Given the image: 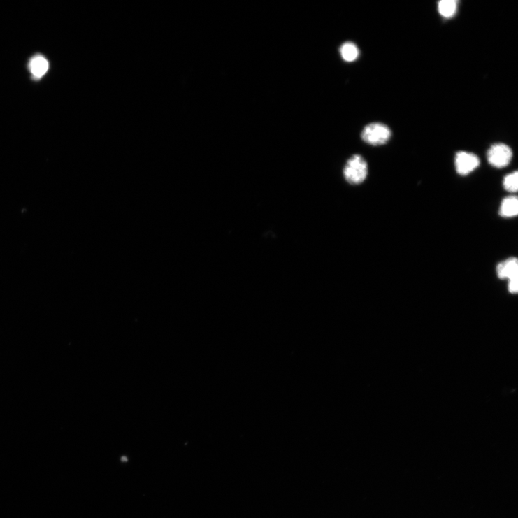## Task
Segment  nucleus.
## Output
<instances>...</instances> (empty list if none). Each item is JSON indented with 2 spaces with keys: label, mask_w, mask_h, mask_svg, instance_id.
Masks as SVG:
<instances>
[{
  "label": "nucleus",
  "mask_w": 518,
  "mask_h": 518,
  "mask_svg": "<svg viewBox=\"0 0 518 518\" xmlns=\"http://www.w3.org/2000/svg\"><path fill=\"white\" fill-rule=\"evenodd\" d=\"M368 173L366 161L360 155L352 156L345 164L343 175L345 181L353 185L362 184Z\"/></svg>",
  "instance_id": "nucleus-1"
},
{
  "label": "nucleus",
  "mask_w": 518,
  "mask_h": 518,
  "mask_svg": "<svg viewBox=\"0 0 518 518\" xmlns=\"http://www.w3.org/2000/svg\"><path fill=\"white\" fill-rule=\"evenodd\" d=\"M390 129L382 123L374 122L366 126L362 133V140L372 145H380L386 143L391 138Z\"/></svg>",
  "instance_id": "nucleus-2"
},
{
  "label": "nucleus",
  "mask_w": 518,
  "mask_h": 518,
  "mask_svg": "<svg viewBox=\"0 0 518 518\" xmlns=\"http://www.w3.org/2000/svg\"><path fill=\"white\" fill-rule=\"evenodd\" d=\"M487 161L493 167L501 168L507 166L512 158L510 148L504 143L492 145L487 152Z\"/></svg>",
  "instance_id": "nucleus-3"
},
{
  "label": "nucleus",
  "mask_w": 518,
  "mask_h": 518,
  "mask_svg": "<svg viewBox=\"0 0 518 518\" xmlns=\"http://www.w3.org/2000/svg\"><path fill=\"white\" fill-rule=\"evenodd\" d=\"M480 164L479 157L470 152H459L456 155L455 166L459 175L466 176L471 174Z\"/></svg>",
  "instance_id": "nucleus-4"
},
{
  "label": "nucleus",
  "mask_w": 518,
  "mask_h": 518,
  "mask_svg": "<svg viewBox=\"0 0 518 518\" xmlns=\"http://www.w3.org/2000/svg\"><path fill=\"white\" fill-rule=\"evenodd\" d=\"M497 274L500 279L517 280L518 261L516 258H510L500 263L497 266Z\"/></svg>",
  "instance_id": "nucleus-5"
},
{
  "label": "nucleus",
  "mask_w": 518,
  "mask_h": 518,
  "mask_svg": "<svg viewBox=\"0 0 518 518\" xmlns=\"http://www.w3.org/2000/svg\"><path fill=\"white\" fill-rule=\"evenodd\" d=\"M500 215L503 217L510 218L517 215L518 200L515 196H510L505 199L501 206Z\"/></svg>",
  "instance_id": "nucleus-6"
},
{
  "label": "nucleus",
  "mask_w": 518,
  "mask_h": 518,
  "mask_svg": "<svg viewBox=\"0 0 518 518\" xmlns=\"http://www.w3.org/2000/svg\"><path fill=\"white\" fill-rule=\"evenodd\" d=\"M340 53L344 61L353 62L358 59L359 50L354 43L345 42L340 46Z\"/></svg>",
  "instance_id": "nucleus-7"
},
{
  "label": "nucleus",
  "mask_w": 518,
  "mask_h": 518,
  "mask_svg": "<svg viewBox=\"0 0 518 518\" xmlns=\"http://www.w3.org/2000/svg\"><path fill=\"white\" fill-rule=\"evenodd\" d=\"M29 67L33 75L36 78H42L48 69V61L41 56L33 58Z\"/></svg>",
  "instance_id": "nucleus-8"
},
{
  "label": "nucleus",
  "mask_w": 518,
  "mask_h": 518,
  "mask_svg": "<svg viewBox=\"0 0 518 518\" xmlns=\"http://www.w3.org/2000/svg\"><path fill=\"white\" fill-rule=\"evenodd\" d=\"M457 2L455 0H442L438 3V12L444 17H452L457 10Z\"/></svg>",
  "instance_id": "nucleus-9"
},
{
  "label": "nucleus",
  "mask_w": 518,
  "mask_h": 518,
  "mask_svg": "<svg viewBox=\"0 0 518 518\" xmlns=\"http://www.w3.org/2000/svg\"><path fill=\"white\" fill-rule=\"evenodd\" d=\"M503 187L506 191L516 192L518 189V173L514 171L508 175L503 180Z\"/></svg>",
  "instance_id": "nucleus-10"
},
{
  "label": "nucleus",
  "mask_w": 518,
  "mask_h": 518,
  "mask_svg": "<svg viewBox=\"0 0 518 518\" xmlns=\"http://www.w3.org/2000/svg\"><path fill=\"white\" fill-rule=\"evenodd\" d=\"M517 280H513L509 281V290L511 293H517Z\"/></svg>",
  "instance_id": "nucleus-11"
}]
</instances>
